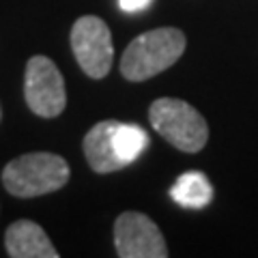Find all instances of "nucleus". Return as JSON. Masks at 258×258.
<instances>
[{"label":"nucleus","instance_id":"1","mask_svg":"<svg viewBox=\"0 0 258 258\" xmlns=\"http://www.w3.org/2000/svg\"><path fill=\"white\" fill-rule=\"evenodd\" d=\"M185 52V35L179 28H155L142 32L127 45L120 58V74L132 82L155 78L172 67Z\"/></svg>","mask_w":258,"mask_h":258},{"label":"nucleus","instance_id":"2","mask_svg":"<svg viewBox=\"0 0 258 258\" xmlns=\"http://www.w3.org/2000/svg\"><path fill=\"white\" fill-rule=\"evenodd\" d=\"M69 174V164L60 155L26 153L5 166L3 185L11 196L35 198L64 187Z\"/></svg>","mask_w":258,"mask_h":258},{"label":"nucleus","instance_id":"3","mask_svg":"<svg viewBox=\"0 0 258 258\" xmlns=\"http://www.w3.org/2000/svg\"><path fill=\"white\" fill-rule=\"evenodd\" d=\"M153 129L185 153H198L209 140V127L203 114L183 99L164 97L153 101L149 110Z\"/></svg>","mask_w":258,"mask_h":258},{"label":"nucleus","instance_id":"4","mask_svg":"<svg viewBox=\"0 0 258 258\" xmlns=\"http://www.w3.org/2000/svg\"><path fill=\"white\" fill-rule=\"evenodd\" d=\"M71 50L88 78H106L114 58V45H112L108 24L95 15L80 18L71 28Z\"/></svg>","mask_w":258,"mask_h":258},{"label":"nucleus","instance_id":"5","mask_svg":"<svg viewBox=\"0 0 258 258\" xmlns=\"http://www.w3.org/2000/svg\"><path fill=\"white\" fill-rule=\"evenodd\" d=\"M24 97L28 108L37 116L54 118L67 106L64 80L58 67L47 56H32L26 64L24 78Z\"/></svg>","mask_w":258,"mask_h":258},{"label":"nucleus","instance_id":"6","mask_svg":"<svg viewBox=\"0 0 258 258\" xmlns=\"http://www.w3.org/2000/svg\"><path fill=\"white\" fill-rule=\"evenodd\" d=\"M114 245L120 258H166L168 247L161 230L149 215L125 211L114 224Z\"/></svg>","mask_w":258,"mask_h":258},{"label":"nucleus","instance_id":"7","mask_svg":"<svg viewBox=\"0 0 258 258\" xmlns=\"http://www.w3.org/2000/svg\"><path fill=\"white\" fill-rule=\"evenodd\" d=\"M7 254L13 258H58L50 237L39 224L30 220H20L7 228L5 235Z\"/></svg>","mask_w":258,"mask_h":258},{"label":"nucleus","instance_id":"8","mask_svg":"<svg viewBox=\"0 0 258 258\" xmlns=\"http://www.w3.org/2000/svg\"><path fill=\"white\" fill-rule=\"evenodd\" d=\"M116 123L118 120H101V123L88 129V134L84 136V155L91 168L99 174H108L125 168V164L116 155L114 140H112Z\"/></svg>","mask_w":258,"mask_h":258},{"label":"nucleus","instance_id":"9","mask_svg":"<svg viewBox=\"0 0 258 258\" xmlns=\"http://www.w3.org/2000/svg\"><path fill=\"white\" fill-rule=\"evenodd\" d=\"M170 196L176 205L187 209H203L213 200V187L209 183L207 174L203 172H185L170 187Z\"/></svg>","mask_w":258,"mask_h":258},{"label":"nucleus","instance_id":"10","mask_svg":"<svg viewBox=\"0 0 258 258\" xmlns=\"http://www.w3.org/2000/svg\"><path fill=\"white\" fill-rule=\"evenodd\" d=\"M114 149L116 155L123 164H132V161L138 159L144 149L149 147V136L140 125H132V123H116L114 129Z\"/></svg>","mask_w":258,"mask_h":258},{"label":"nucleus","instance_id":"11","mask_svg":"<svg viewBox=\"0 0 258 258\" xmlns=\"http://www.w3.org/2000/svg\"><path fill=\"white\" fill-rule=\"evenodd\" d=\"M153 3V0H118V7L127 13H136V11H142Z\"/></svg>","mask_w":258,"mask_h":258}]
</instances>
